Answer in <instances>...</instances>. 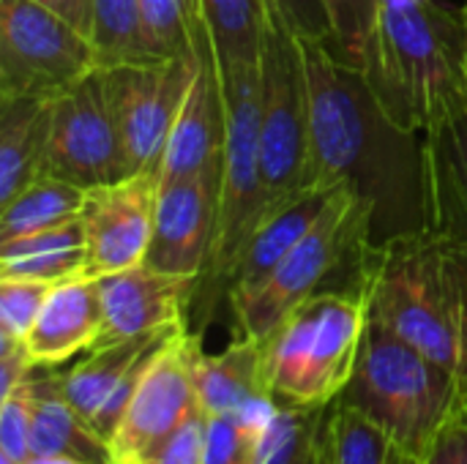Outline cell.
Here are the masks:
<instances>
[{
  "label": "cell",
  "instance_id": "1",
  "mask_svg": "<svg viewBox=\"0 0 467 464\" xmlns=\"http://www.w3.org/2000/svg\"><path fill=\"white\" fill-rule=\"evenodd\" d=\"M304 57L309 186L353 191L369 208L375 243L424 230V134L397 126L367 77L331 46L304 41Z\"/></svg>",
  "mask_w": 467,
  "mask_h": 464
},
{
  "label": "cell",
  "instance_id": "2",
  "mask_svg": "<svg viewBox=\"0 0 467 464\" xmlns=\"http://www.w3.org/2000/svg\"><path fill=\"white\" fill-rule=\"evenodd\" d=\"M353 290L372 323L467 380V271L430 230L367 241Z\"/></svg>",
  "mask_w": 467,
  "mask_h": 464
},
{
  "label": "cell",
  "instance_id": "3",
  "mask_svg": "<svg viewBox=\"0 0 467 464\" xmlns=\"http://www.w3.org/2000/svg\"><path fill=\"white\" fill-rule=\"evenodd\" d=\"M361 74L405 131L424 134L465 112L462 8L441 0H378Z\"/></svg>",
  "mask_w": 467,
  "mask_h": 464
},
{
  "label": "cell",
  "instance_id": "4",
  "mask_svg": "<svg viewBox=\"0 0 467 464\" xmlns=\"http://www.w3.org/2000/svg\"><path fill=\"white\" fill-rule=\"evenodd\" d=\"M367 323V304L356 290H323L290 309L260 342L263 377L276 407L334 405L356 372Z\"/></svg>",
  "mask_w": 467,
  "mask_h": 464
},
{
  "label": "cell",
  "instance_id": "5",
  "mask_svg": "<svg viewBox=\"0 0 467 464\" xmlns=\"http://www.w3.org/2000/svg\"><path fill=\"white\" fill-rule=\"evenodd\" d=\"M339 402L356 407L419 459L467 402V380L369 320Z\"/></svg>",
  "mask_w": 467,
  "mask_h": 464
},
{
  "label": "cell",
  "instance_id": "6",
  "mask_svg": "<svg viewBox=\"0 0 467 464\" xmlns=\"http://www.w3.org/2000/svg\"><path fill=\"white\" fill-rule=\"evenodd\" d=\"M219 79L224 93L227 129L213 249L194 301V309L202 306V312H208L219 295L227 298L235 263L271 205L260 164V66L241 71H219Z\"/></svg>",
  "mask_w": 467,
  "mask_h": 464
},
{
  "label": "cell",
  "instance_id": "7",
  "mask_svg": "<svg viewBox=\"0 0 467 464\" xmlns=\"http://www.w3.org/2000/svg\"><path fill=\"white\" fill-rule=\"evenodd\" d=\"M372 238L369 208L348 189L337 186L317 224L296 243V249L257 284L241 293H230L235 334L263 342L279 320L312 298L328 290L326 284L348 263H356L358 249Z\"/></svg>",
  "mask_w": 467,
  "mask_h": 464
},
{
  "label": "cell",
  "instance_id": "8",
  "mask_svg": "<svg viewBox=\"0 0 467 464\" xmlns=\"http://www.w3.org/2000/svg\"><path fill=\"white\" fill-rule=\"evenodd\" d=\"M260 164L271 205L309 186V74L304 41L268 8L260 52Z\"/></svg>",
  "mask_w": 467,
  "mask_h": 464
},
{
  "label": "cell",
  "instance_id": "9",
  "mask_svg": "<svg viewBox=\"0 0 467 464\" xmlns=\"http://www.w3.org/2000/svg\"><path fill=\"white\" fill-rule=\"evenodd\" d=\"M96 68L85 30L36 0H0V96L57 98Z\"/></svg>",
  "mask_w": 467,
  "mask_h": 464
},
{
  "label": "cell",
  "instance_id": "10",
  "mask_svg": "<svg viewBox=\"0 0 467 464\" xmlns=\"http://www.w3.org/2000/svg\"><path fill=\"white\" fill-rule=\"evenodd\" d=\"M44 175L68 180L85 191L134 175L104 68H96L52 98Z\"/></svg>",
  "mask_w": 467,
  "mask_h": 464
},
{
  "label": "cell",
  "instance_id": "11",
  "mask_svg": "<svg viewBox=\"0 0 467 464\" xmlns=\"http://www.w3.org/2000/svg\"><path fill=\"white\" fill-rule=\"evenodd\" d=\"M200 336L181 328L150 361L107 446L112 464H148L164 440L197 410L194 350Z\"/></svg>",
  "mask_w": 467,
  "mask_h": 464
},
{
  "label": "cell",
  "instance_id": "12",
  "mask_svg": "<svg viewBox=\"0 0 467 464\" xmlns=\"http://www.w3.org/2000/svg\"><path fill=\"white\" fill-rule=\"evenodd\" d=\"M104 71L131 172H159L167 137L197 71V52Z\"/></svg>",
  "mask_w": 467,
  "mask_h": 464
},
{
  "label": "cell",
  "instance_id": "13",
  "mask_svg": "<svg viewBox=\"0 0 467 464\" xmlns=\"http://www.w3.org/2000/svg\"><path fill=\"white\" fill-rule=\"evenodd\" d=\"M156 197L159 172H137L88 191L79 219L88 243L85 276L101 279L145 263L153 238Z\"/></svg>",
  "mask_w": 467,
  "mask_h": 464
},
{
  "label": "cell",
  "instance_id": "14",
  "mask_svg": "<svg viewBox=\"0 0 467 464\" xmlns=\"http://www.w3.org/2000/svg\"><path fill=\"white\" fill-rule=\"evenodd\" d=\"M222 170L200 172L189 178H159L153 238L142 265L202 279L216 232Z\"/></svg>",
  "mask_w": 467,
  "mask_h": 464
},
{
  "label": "cell",
  "instance_id": "15",
  "mask_svg": "<svg viewBox=\"0 0 467 464\" xmlns=\"http://www.w3.org/2000/svg\"><path fill=\"white\" fill-rule=\"evenodd\" d=\"M186 325L167 331L131 336L109 345H96L71 369L60 372V386L68 402L79 410L90 427L109 440L123 410L129 407L142 375L148 372L156 353Z\"/></svg>",
  "mask_w": 467,
  "mask_h": 464
},
{
  "label": "cell",
  "instance_id": "16",
  "mask_svg": "<svg viewBox=\"0 0 467 464\" xmlns=\"http://www.w3.org/2000/svg\"><path fill=\"white\" fill-rule=\"evenodd\" d=\"M99 287L104 309L99 345H109L186 325V317L194 309L200 293V279L137 265L101 276Z\"/></svg>",
  "mask_w": 467,
  "mask_h": 464
},
{
  "label": "cell",
  "instance_id": "17",
  "mask_svg": "<svg viewBox=\"0 0 467 464\" xmlns=\"http://www.w3.org/2000/svg\"><path fill=\"white\" fill-rule=\"evenodd\" d=\"M224 129H227V112H224L222 79H219L216 55L208 30L202 25L197 36V71L178 109L172 131L167 137L159 178L172 180V178H189V175L222 170Z\"/></svg>",
  "mask_w": 467,
  "mask_h": 464
},
{
  "label": "cell",
  "instance_id": "18",
  "mask_svg": "<svg viewBox=\"0 0 467 464\" xmlns=\"http://www.w3.org/2000/svg\"><path fill=\"white\" fill-rule=\"evenodd\" d=\"M101 328L104 309L99 279L82 273L52 287L22 345L33 366L60 369L74 356L96 347Z\"/></svg>",
  "mask_w": 467,
  "mask_h": 464
},
{
  "label": "cell",
  "instance_id": "19",
  "mask_svg": "<svg viewBox=\"0 0 467 464\" xmlns=\"http://www.w3.org/2000/svg\"><path fill=\"white\" fill-rule=\"evenodd\" d=\"M424 230L467 252V109L424 131Z\"/></svg>",
  "mask_w": 467,
  "mask_h": 464
},
{
  "label": "cell",
  "instance_id": "20",
  "mask_svg": "<svg viewBox=\"0 0 467 464\" xmlns=\"http://www.w3.org/2000/svg\"><path fill=\"white\" fill-rule=\"evenodd\" d=\"M331 194H334V189L306 186V189L268 205V211L263 213L260 224L254 227L252 238L246 241V246L235 263L227 295L257 287L296 249V243L317 224Z\"/></svg>",
  "mask_w": 467,
  "mask_h": 464
},
{
  "label": "cell",
  "instance_id": "21",
  "mask_svg": "<svg viewBox=\"0 0 467 464\" xmlns=\"http://www.w3.org/2000/svg\"><path fill=\"white\" fill-rule=\"evenodd\" d=\"M194 383L208 416H241L276 405L263 377V345L233 336L222 353L194 350Z\"/></svg>",
  "mask_w": 467,
  "mask_h": 464
},
{
  "label": "cell",
  "instance_id": "22",
  "mask_svg": "<svg viewBox=\"0 0 467 464\" xmlns=\"http://www.w3.org/2000/svg\"><path fill=\"white\" fill-rule=\"evenodd\" d=\"M30 388L36 402L30 438L33 457H68L85 464H112L107 440L63 394L60 369H36L30 375Z\"/></svg>",
  "mask_w": 467,
  "mask_h": 464
},
{
  "label": "cell",
  "instance_id": "23",
  "mask_svg": "<svg viewBox=\"0 0 467 464\" xmlns=\"http://www.w3.org/2000/svg\"><path fill=\"white\" fill-rule=\"evenodd\" d=\"M52 98L0 96V202L44 175Z\"/></svg>",
  "mask_w": 467,
  "mask_h": 464
},
{
  "label": "cell",
  "instance_id": "24",
  "mask_svg": "<svg viewBox=\"0 0 467 464\" xmlns=\"http://www.w3.org/2000/svg\"><path fill=\"white\" fill-rule=\"evenodd\" d=\"M88 263V243L82 222H71L36 235L0 243V279H30L60 284L82 276Z\"/></svg>",
  "mask_w": 467,
  "mask_h": 464
},
{
  "label": "cell",
  "instance_id": "25",
  "mask_svg": "<svg viewBox=\"0 0 467 464\" xmlns=\"http://www.w3.org/2000/svg\"><path fill=\"white\" fill-rule=\"evenodd\" d=\"M197 8L208 30L219 71L260 66L263 30L268 16L265 0H197Z\"/></svg>",
  "mask_w": 467,
  "mask_h": 464
},
{
  "label": "cell",
  "instance_id": "26",
  "mask_svg": "<svg viewBox=\"0 0 467 464\" xmlns=\"http://www.w3.org/2000/svg\"><path fill=\"white\" fill-rule=\"evenodd\" d=\"M85 197L88 191L68 180L52 175L36 178L11 200L0 202V243L79 222Z\"/></svg>",
  "mask_w": 467,
  "mask_h": 464
},
{
  "label": "cell",
  "instance_id": "27",
  "mask_svg": "<svg viewBox=\"0 0 467 464\" xmlns=\"http://www.w3.org/2000/svg\"><path fill=\"white\" fill-rule=\"evenodd\" d=\"M90 41L99 68L153 60L142 36L140 0H93Z\"/></svg>",
  "mask_w": 467,
  "mask_h": 464
},
{
  "label": "cell",
  "instance_id": "28",
  "mask_svg": "<svg viewBox=\"0 0 467 464\" xmlns=\"http://www.w3.org/2000/svg\"><path fill=\"white\" fill-rule=\"evenodd\" d=\"M142 36L153 60L189 57L197 52L202 27L197 0H140Z\"/></svg>",
  "mask_w": 467,
  "mask_h": 464
},
{
  "label": "cell",
  "instance_id": "29",
  "mask_svg": "<svg viewBox=\"0 0 467 464\" xmlns=\"http://www.w3.org/2000/svg\"><path fill=\"white\" fill-rule=\"evenodd\" d=\"M334 464H419L378 424L345 402H334Z\"/></svg>",
  "mask_w": 467,
  "mask_h": 464
},
{
  "label": "cell",
  "instance_id": "30",
  "mask_svg": "<svg viewBox=\"0 0 467 464\" xmlns=\"http://www.w3.org/2000/svg\"><path fill=\"white\" fill-rule=\"evenodd\" d=\"M276 405L241 416H208L202 464H263L265 432Z\"/></svg>",
  "mask_w": 467,
  "mask_h": 464
},
{
  "label": "cell",
  "instance_id": "31",
  "mask_svg": "<svg viewBox=\"0 0 467 464\" xmlns=\"http://www.w3.org/2000/svg\"><path fill=\"white\" fill-rule=\"evenodd\" d=\"M334 25V52L356 71H364L378 16V0H326Z\"/></svg>",
  "mask_w": 467,
  "mask_h": 464
},
{
  "label": "cell",
  "instance_id": "32",
  "mask_svg": "<svg viewBox=\"0 0 467 464\" xmlns=\"http://www.w3.org/2000/svg\"><path fill=\"white\" fill-rule=\"evenodd\" d=\"M52 287L30 279H0V336L25 342Z\"/></svg>",
  "mask_w": 467,
  "mask_h": 464
},
{
  "label": "cell",
  "instance_id": "33",
  "mask_svg": "<svg viewBox=\"0 0 467 464\" xmlns=\"http://www.w3.org/2000/svg\"><path fill=\"white\" fill-rule=\"evenodd\" d=\"M33 388L30 377L0 399V451L11 459L30 462V438H33Z\"/></svg>",
  "mask_w": 467,
  "mask_h": 464
},
{
  "label": "cell",
  "instance_id": "34",
  "mask_svg": "<svg viewBox=\"0 0 467 464\" xmlns=\"http://www.w3.org/2000/svg\"><path fill=\"white\" fill-rule=\"evenodd\" d=\"M265 5L309 44H326L334 49V25L326 0H265Z\"/></svg>",
  "mask_w": 467,
  "mask_h": 464
},
{
  "label": "cell",
  "instance_id": "35",
  "mask_svg": "<svg viewBox=\"0 0 467 464\" xmlns=\"http://www.w3.org/2000/svg\"><path fill=\"white\" fill-rule=\"evenodd\" d=\"M205 443H208V413L197 410L164 440V446L148 464H202Z\"/></svg>",
  "mask_w": 467,
  "mask_h": 464
},
{
  "label": "cell",
  "instance_id": "36",
  "mask_svg": "<svg viewBox=\"0 0 467 464\" xmlns=\"http://www.w3.org/2000/svg\"><path fill=\"white\" fill-rule=\"evenodd\" d=\"M419 464H467V402L435 435Z\"/></svg>",
  "mask_w": 467,
  "mask_h": 464
},
{
  "label": "cell",
  "instance_id": "37",
  "mask_svg": "<svg viewBox=\"0 0 467 464\" xmlns=\"http://www.w3.org/2000/svg\"><path fill=\"white\" fill-rule=\"evenodd\" d=\"M38 366L30 364L27 350L22 342L0 336V399L16 391Z\"/></svg>",
  "mask_w": 467,
  "mask_h": 464
},
{
  "label": "cell",
  "instance_id": "38",
  "mask_svg": "<svg viewBox=\"0 0 467 464\" xmlns=\"http://www.w3.org/2000/svg\"><path fill=\"white\" fill-rule=\"evenodd\" d=\"M44 8L60 14L63 19H68L71 25H77L79 30H85L90 36V19H93V0H36Z\"/></svg>",
  "mask_w": 467,
  "mask_h": 464
},
{
  "label": "cell",
  "instance_id": "39",
  "mask_svg": "<svg viewBox=\"0 0 467 464\" xmlns=\"http://www.w3.org/2000/svg\"><path fill=\"white\" fill-rule=\"evenodd\" d=\"M309 464H334V405L326 407V413L317 424Z\"/></svg>",
  "mask_w": 467,
  "mask_h": 464
},
{
  "label": "cell",
  "instance_id": "40",
  "mask_svg": "<svg viewBox=\"0 0 467 464\" xmlns=\"http://www.w3.org/2000/svg\"><path fill=\"white\" fill-rule=\"evenodd\" d=\"M27 464H85V462H77V459H68V457H33Z\"/></svg>",
  "mask_w": 467,
  "mask_h": 464
},
{
  "label": "cell",
  "instance_id": "41",
  "mask_svg": "<svg viewBox=\"0 0 467 464\" xmlns=\"http://www.w3.org/2000/svg\"><path fill=\"white\" fill-rule=\"evenodd\" d=\"M462 19H465V88H467V0L462 3Z\"/></svg>",
  "mask_w": 467,
  "mask_h": 464
},
{
  "label": "cell",
  "instance_id": "42",
  "mask_svg": "<svg viewBox=\"0 0 467 464\" xmlns=\"http://www.w3.org/2000/svg\"><path fill=\"white\" fill-rule=\"evenodd\" d=\"M0 464H22V462H16V459H11L8 454H3V451H0Z\"/></svg>",
  "mask_w": 467,
  "mask_h": 464
},
{
  "label": "cell",
  "instance_id": "43",
  "mask_svg": "<svg viewBox=\"0 0 467 464\" xmlns=\"http://www.w3.org/2000/svg\"><path fill=\"white\" fill-rule=\"evenodd\" d=\"M306 464H309V462H306Z\"/></svg>",
  "mask_w": 467,
  "mask_h": 464
}]
</instances>
